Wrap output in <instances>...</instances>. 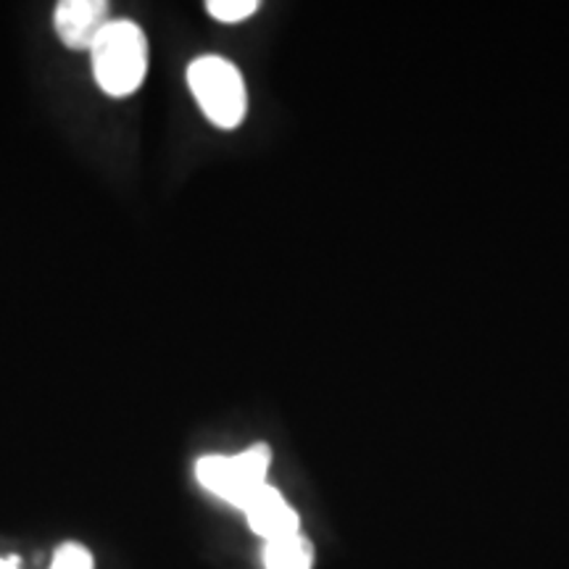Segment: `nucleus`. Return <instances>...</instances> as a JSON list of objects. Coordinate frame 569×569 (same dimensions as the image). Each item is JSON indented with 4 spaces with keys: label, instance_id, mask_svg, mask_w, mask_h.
Returning <instances> with one entry per match:
<instances>
[{
    "label": "nucleus",
    "instance_id": "nucleus-1",
    "mask_svg": "<svg viewBox=\"0 0 569 569\" xmlns=\"http://www.w3.org/2000/svg\"><path fill=\"white\" fill-rule=\"evenodd\" d=\"M90 56L96 82L111 98L132 96L146 80L148 40L134 21H109L106 30L98 34Z\"/></svg>",
    "mask_w": 569,
    "mask_h": 569
},
{
    "label": "nucleus",
    "instance_id": "nucleus-2",
    "mask_svg": "<svg viewBox=\"0 0 569 569\" xmlns=\"http://www.w3.org/2000/svg\"><path fill=\"white\" fill-rule=\"evenodd\" d=\"M188 82L211 124L232 130L246 117V84L234 63L219 56H201L190 63Z\"/></svg>",
    "mask_w": 569,
    "mask_h": 569
},
{
    "label": "nucleus",
    "instance_id": "nucleus-3",
    "mask_svg": "<svg viewBox=\"0 0 569 569\" xmlns=\"http://www.w3.org/2000/svg\"><path fill=\"white\" fill-rule=\"evenodd\" d=\"M269 465L272 451L267 446H251L238 457H203L196 465V478L209 493L243 509L267 486Z\"/></svg>",
    "mask_w": 569,
    "mask_h": 569
},
{
    "label": "nucleus",
    "instance_id": "nucleus-4",
    "mask_svg": "<svg viewBox=\"0 0 569 569\" xmlns=\"http://www.w3.org/2000/svg\"><path fill=\"white\" fill-rule=\"evenodd\" d=\"M56 32L71 51H92L98 34L109 24L106 0H63L56 6Z\"/></svg>",
    "mask_w": 569,
    "mask_h": 569
},
{
    "label": "nucleus",
    "instance_id": "nucleus-5",
    "mask_svg": "<svg viewBox=\"0 0 569 569\" xmlns=\"http://www.w3.org/2000/svg\"><path fill=\"white\" fill-rule=\"evenodd\" d=\"M248 525L256 536L269 540H280V538H290L298 536V515L296 509L288 507V501L280 496V490H274L272 486H264L256 493L251 501L243 507Z\"/></svg>",
    "mask_w": 569,
    "mask_h": 569
},
{
    "label": "nucleus",
    "instance_id": "nucleus-6",
    "mask_svg": "<svg viewBox=\"0 0 569 569\" xmlns=\"http://www.w3.org/2000/svg\"><path fill=\"white\" fill-rule=\"evenodd\" d=\"M267 569H311L315 565V551L301 532L290 538L269 540L264 549Z\"/></svg>",
    "mask_w": 569,
    "mask_h": 569
},
{
    "label": "nucleus",
    "instance_id": "nucleus-7",
    "mask_svg": "<svg viewBox=\"0 0 569 569\" xmlns=\"http://www.w3.org/2000/svg\"><path fill=\"white\" fill-rule=\"evenodd\" d=\"M256 9H259L256 0H211V3H206V11L217 21H224V24L253 17Z\"/></svg>",
    "mask_w": 569,
    "mask_h": 569
},
{
    "label": "nucleus",
    "instance_id": "nucleus-8",
    "mask_svg": "<svg viewBox=\"0 0 569 569\" xmlns=\"http://www.w3.org/2000/svg\"><path fill=\"white\" fill-rule=\"evenodd\" d=\"M51 569H92V553L80 543H63L56 549Z\"/></svg>",
    "mask_w": 569,
    "mask_h": 569
},
{
    "label": "nucleus",
    "instance_id": "nucleus-9",
    "mask_svg": "<svg viewBox=\"0 0 569 569\" xmlns=\"http://www.w3.org/2000/svg\"><path fill=\"white\" fill-rule=\"evenodd\" d=\"M0 569H19V567L13 559H0Z\"/></svg>",
    "mask_w": 569,
    "mask_h": 569
}]
</instances>
